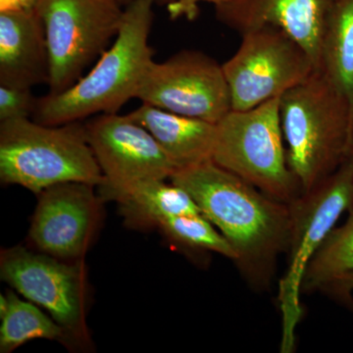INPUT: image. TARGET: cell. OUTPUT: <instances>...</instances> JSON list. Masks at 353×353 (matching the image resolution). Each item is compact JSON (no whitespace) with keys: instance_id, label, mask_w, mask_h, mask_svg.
Instances as JSON below:
<instances>
[{"instance_id":"22","label":"cell","mask_w":353,"mask_h":353,"mask_svg":"<svg viewBox=\"0 0 353 353\" xmlns=\"http://www.w3.org/2000/svg\"><path fill=\"white\" fill-rule=\"evenodd\" d=\"M228 0H172L168 4V13L171 19H185L192 21L199 15V4L211 3L218 6Z\"/></svg>"},{"instance_id":"6","label":"cell","mask_w":353,"mask_h":353,"mask_svg":"<svg viewBox=\"0 0 353 353\" xmlns=\"http://www.w3.org/2000/svg\"><path fill=\"white\" fill-rule=\"evenodd\" d=\"M290 234L287 268L279 282L282 316L280 352L296 350V332L303 315L301 285L309 262L345 212L353 208V169L347 161L334 173L289 203Z\"/></svg>"},{"instance_id":"18","label":"cell","mask_w":353,"mask_h":353,"mask_svg":"<svg viewBox=\"0 0 353 353\" xmlns=\"http://www.w3.org/2000/svg\"><path fill=\"white\" fill-rule=\"evenodd\" d=\"M6 296L8 307L0 317V352H12L37 339L59 341L68 347L64 330L43 308L28 299H21L15 292H8Z\"/></svg>"},{"instance_id":"4","label":"cell","mask_w":353,"mask_h":353,"mask_svg":"<svg viewBox=\"0 0 353 353\" xmlns=\"http://www.w3.org/2000/svg\"><path fill=\"white\" fill-rule=\"evenodd\" d=\"M0 179L37 194L58 183L104 181L81 121L52 126L30 118L0 122Z\"/></svg>"},{"instance_id":"14","label":"cell","mask_w":353,"mask_h":353,"mask_svg":"<svg viewBox=\"0 0 353 353\" xmlns=\"http://www.w3.org/2000/svg\"><path fill=\"white\" fill-rule=\"evenodd\" d=\"M50 81V55L36 9L0 12V85L32 88Z\"/></svg>"},{"instance_id":"25","label":"cell","mask_w":353,"mask_h":353,"mask_svg":"<svg viewBox=\"0 0 353 353\" xmlns=\"http://www.w3.org/2000/svg\"><path fill=\"white\" fill-rule=\"evenodd\" d=\"M345 161H347L348 163L350 164V166H352V169H353V125H352V137H350V148H348L347 157V160H345Z\"/></svg>"},{"instance_id":"8","label":"cell","mask_w":353,"mask_h":353,"mask_svg":"<svg viewBox=\"0 0 353 353\" xmlns=\"http://www.w3.org/2000/svg\"><path fill=\"white\" fill-rule=\"evenodd\" d=\"M0 276L64 330L68 347H90L87 273L83 259L63 260L22 246L2 250Z\"/></svg>"},{"instance_id":"27","label":"cell","mask_w":353,"mask_h":353,"mask_svg":"<svg viewBox=\"0 0 353 353\" xmlns=\"http://www.w3.org/2000/svg\"><path fill=\"white\" fill-rule=\"evenodd\" d=\"M166 1L171 2V1H172V0H166Z\"/></svg>"},{"instance_id":"10","label":"cell","mask_w":353,"mask_h":353,"mask_svg":"<svg viewBox=\"0 0 353 353\" xmlns=\"http://www.w3.org/2000/svg\"><path fill=\"white\" fill-rule=\"evenodd\" d=\"M136 99L169 112L214 124L232 110L222 65L199 50L179 51L163 62L153 60Z\"/></svg>"},{"instance_id":"15","label":"cell","mask_w":353,"mask_h":353,"mask_svg":"<svg viewBox=\"0 0 353 353\" xmlns=\"http://www.w3.org/2000/svg\"><path fill=\"white\" fill-rule=\"evenodd\" d=\"M145 128L175 165L176 171L211 160L216 139V124L187 117L141 103L127 114Z\"/></svg>"},{"instance_id":"7","label":"cell","mask_w":353,"mask_h":353,"mask_svg":"<svg viewBox=\"0 0 353 353\" xmlns=\"http://www.w3.org/2000/svg\"><path fill=\"white\" fill-rule=\"evenodd\" d=\"M119 0H38L50 55V94L80 80L119 32L124 8Z\"/></svg>"},{"instance_id":"12","label":"cell","mask_w":353,"mask_h":353,"mask_svg":"<svg viewBox=\"0 0 353 353\" xmlns=\"http://www.w3.org/2000/svg\"><path fill=\"white\" fill-rule=\"evenodd\" d=\"M94 185L58 183L39 192L29 240L39 252L57 259H83L101 219Z\"/></svg>"},{"instance_id":"5","label":"cell","mask_w":353,"mask_h":353,"mask_svg":"<svg viewBox=\"0 0 353 353\" xmlns=\"http://www.w3.org/2000/svg\"><path fill=\"white\" fill-rule=\"evenodd\" d=\"M279 99L248 110H231L216 123L212 160L279 201L303 194L288 164Z\"/></svg>"},{"instance_id":"20","label":"cell","mask_w":353,"mask_h":353,"mask_svg":"<svg viewBox=\"0 0 353 353\" xmlns=\"http://www.w3.org/2000/svg\"><path fill=\"white\" fill-rule=\"evenodd\" d=\"M157 228L176 245L218 253L233 262L236 259V252L225 236L201 213L167 218Z\"/></svg>"},{"instance_id":"21","label":"cell","mask_w":353,"mask_h":353,"mask_svg":"<svg viewBox=\"0 0 353 353\" xmlns=\"http://www.w3.org/2000/svg\"><path fill=\"white\" fill-rule=\"evenodd\" d=\"M37 101L32 88L0 85V122L30 118L36 110Z\"/></svg>"},{"instance_id":"9","label":"cell","mask_w":353,"mask_h":353,"mask_svg":"<svg viewBox=\"0 0 353 353\" xmlns=\"http://www.w3.org/2000/svg\"><path fill=\"white\" fill-rule=\"evenodd\" d=\"M241 39L236 53L222 64L232 110L277 99L318 70L305 48L280 28L265 26Z\"/></svg>"},{"instance_id":"26","label":"cell","mask_w":353,"mask_h":353,"mask_svg":"<svg viewBox=\"0 0 353 353\" xmlns=\"http://www.w3.org/2000/svg\"><path fill=\"white\" fill-rule=\"evenodd\" d=\"M119 1L121 2V3H122V2H124L125 0H119Z\"/></svg>"},{"instance_id":"1","label":"cell","mask_w":353,"mask_h":353,"mask_svg":"<svg viewBox=\"0 0 353 353\" xmlns=\"http://www.w3.org/2000/svg\"><path fill=\"white\" fill-rule=\"evenodd\" d=\"M170 181L185 190L236 252L233 263L246 284L271 287L279 256L288 252L290 205L267 196L212 160L176 171Z\"/></svg>"},{"instance_id":"19","label":"cell","mask_w":353,"mask_h":353,"mask_svg":"<svg viewBox=\"0 0 353 353\" xmlns=\"http://www.w3.org/2000/svg\"><path fill=\"white\" fill-rule=\"evenodd\" d=\"M347 221L334 227L309 262L301 294L323 292L339 279L353 272V208Z\"/></svg>"},{"instance_id":"23","label":"cell","mask_w":353,"mask_h":353,"mask_svg":"<svg viewBox=\"0 0 353 353\" xmlns=\"http://www.w3.org/2000/svg\"><path fill=\"white\" fill-rule=\"evenodd\" d=\"M352 290L353 272L336 280V282L323 290V292L333 297L336 301H341L345 305H347L348 307L353 308V299L352 294H350Z\"/></svg>"},{"instance_id":"3","label":"cell","mask_w":353,"mask_h":353,"mask_svg":"<svg viewBox=\"0 0 353 353\" xmlns=\"http://www.w3.org/2000/svg\"><path fill=\"white\" fill-rule=\"evenodd\" d=\"M288 164L303 192L345 163L353 116L350 102L322 70L279 99Z\"/></svg>"},{"instance_id":"11","label":"cell","mask_w":353,"mask_h":353,"mask_svg":"<svg viewBox=\"0 0 353 353\" xmlns=\"http://www.w3.org/2000/svg\"><path fill=\"white\" fill-rule=\"evenodd\" d=\"M85 127L104 176L101 199L117 201L139 183L167 180L176 172L152 134L128 115L104 113Z\"/></svg>"},{"instance_id":"24","label":"cell","mask_w":353,"mask_h":353,"mask_svg":"<svg viewBox=\"0 0 353 353\" xmlns=\"http://www.w3.org/2000/svg\"><path fill=\"white\" fill-rule=\"evenodd\" d=\"M38 0H0V12L8 10H29L36 7Z\"/></svg>"},{"instance_id":"13","label":"cell","mask_w":353,"mask_h":353,"mask_svg":"<svg viewBox=\"0 0 353 353\" xmlns=\"http://www.w3.org/2000/svg\"><path fill=\"white\" fill-rule=\"evenodd\" d=\"M334 0H228L216 18L243 34L265 26L280 28L301 44L320 69L325 23Z\"/></svg>"},{"instance_id":"17","label":"cell","mask_w":353,"mask_h":353,"mask_svg":"<svg viewBox=\"0 0 353 353\" xmlns=\"http://www.w3.org/2000/svg\"><path fill=\"white\" fill-rule=\"evenodd\" d=\"M319 70L347 97L353 116V0H334L323 31Z\"/></svg>"},{"instance_id":"2","label":"cell","mask_w":353,"mask_h":353,"mask_svg":"<svg viewBox=\"0 0 353 353\" xmlns=\"http://www.w3.org/2000/svg\"><path fill=\"white\" fill-rule=\"evenodd\" d=\"M153 3L154 0H131L111 48L68 90L38 99L34 121L52 126L78 122L97 113H117L130 99H136L153 61L148 43Z\"/></svg>"},{"instance_id":"16","label":"cell","mask_w":353,"mask_h":353,"mask_svg":"<svg viewBox=\"0 0 353 353\" xmlns=\"http://www.w3.org/2000/svg\"><path fill=\"white\" fill-rule=\"evenodd\" d=\"M117 202L125 221L136 228H157L167 218L201 213L185 190L172 182L169 185L165 180L139 183Z\"/></svg>"}]
</instances>
